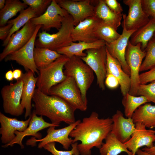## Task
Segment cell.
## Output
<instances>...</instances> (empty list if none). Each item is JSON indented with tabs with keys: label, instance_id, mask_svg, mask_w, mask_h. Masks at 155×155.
Listing matches in <instances>:
<instances>
[{
	"label": "cell",
	"instance_id": "obj_1",
	"mask_svg": "<svg viewBox=\"0 0 155 155\" xmlns=\"http://www.w3.org/2000/svg\"><path fill=\"white\" fill-rule=\"evenodd\" d=\"M113 122L111 118H100L96 112L83 119L71 132L73 143L80 141L78 148L81 155H91L94 147L99 149L111 133Z\"/></svg>",
	"mask_w": 155,
	"mask_h": 155
},
{
	"label": "cell",
	"instance_id": "obj_2",
	"mask_svg": "<svg viewBox=\"0 0 155 155\" xmlns=\"http://www.w3.org/2000/svg\"><path fill=\"white\" fill-rule=\"evenodd\" d=\"M32 100L36 114L47 117L53 124L59 126L63 122L70 125L76 121V110L59 97L47 95L37 88Z\"/></svg>",
	"mask_w": 155,
	"mask_h": 155
},
{
	"label": "cell",
	"instance_id": "obj_3",
	"mask_svg": "<svg viewBox=\"0 0 155 155\" xmlns=\"http://www.w3.org/2000/svg\"><path fill=\"white\" fill-rule=\"evenodd\" d=\"M73 19L69 14L65 17L61 28L56 33L50 34L46 31L39 32L36 39L35 46L46 48L56 51L70 45L73 42L71 37L74 27Z\"/></svg>",
	"mask_w": 155,
	"mask_h": 155
},
{
	"label": "cell",
	"instance_id": "obj_4",
	"mask_svg": "<svg viewBox=\"0 0 155 155\" xmlns=\"http://www.w3.org/2000/svg\"><path fill=\"white\" fill-rule=\"evenodd\" d=\"M64 69L65 75L73 78L75 81L84 102L87 104V93L94 80V71L80 57L75 56L69 58Z\"/></svg>",
	"mask_w": 155,
	"mask_h": 155
},
{
	"label": "cell",
	"instance_id": "obj_5",
	"mask_svg": "<svg viewBox=\"0 0 155 155\" xmlns=\"http://www.w3.org/2000/svg\"><path fill=\"white\" fill-rule=\"evenodd\" d=\"M69 58L64 55L48 65L38 69L36 86L43 93L49 95L51 88L61 82L66 78L63 71L65 65Z\"/></svg>",
	"mask_w": 155,
	"mask_h": 155
},
{
	"label": "cell",
	"instance_id": "obj_6",
	"mask_svg": "<svg viewBox=\"0 0 155 155\" xmlns=\"http://www.w3.org/2000/svg\"><path fill=\"white\" fill-rule=\"evenodd\" d=\"M49 95L59 97L66 101L76 110L86 111L87 104L84 102L80 89L74 78L70 76L52 87Z\"/></svg>",
	"mask_w": 155,
	"mask_h": 155
},
{
	"label": "cell",
	"instance_id": "obj_7",
	"mask_svg": "<svg viewBox=\"0 0 155 155\" xmlns=\"http://www.w3.org/2000/svg\"><path fill=\"white\" fill-rule=\"evenodd\" d=\"M23 82L22 77L14 83L3 87L1 93L5 113L18 117L22 115L24 108L21 104Z\"/></svg>",
	"mask_w": 155,
	"mask_h": 155
},
{
	"label": "cell",
	"instance_id": "obj_8",
	"mask_svg": "<svg viewBox=\"0 0 155 155\" xmlns=\"http://www.w3.org/2000/svg\"><path fill=\"white\" fill-rule=\"evenodd\" d=\"M141 44H132L129 40L127 47L125 58L130 71L131 87L129 93L137 96L138 88L140 85V69L143 59L146 55V51L141 49Z\"/></svg>",
	"mask_w": 155,
	"mask_h": 155
},
{
	"label": "cell",
	"instance_id": "obj_9",
	"mask_svg": "<svg viewBox=\"0 0 155 155\" xmlns=\"http://www.w3.org/2000/svg\"><path fill=\"white\" fill-rule=\"evenodd\" d=\"M86 56L81 59L92 69L97 78V84L102 90L105 89V80L106 75L107 52L105 45L86 50Z\"/></svg>",
	"mask_w": 155,
	"mask_h": 155
},
{
	"label": "cell",
	"instance_id": "obj_10",
	"mask_svg": "<svg viewBox=\"0 0 155 155\" xmlns=\"http://www.w3.org/2000/svg\"><path fill=\"white\" fill-rule=\"evenodd\" d=\"M80 121L78 120L67 127L59 129H55L56 127L54 126L50 127L47 129V135L44 137L39 139L34 137L30 138L27 141L26 145L33 146H35L36 143L39 142L38 148L41 149L48 143L57 142L61 144L63 148L67 150L73 143V139L69 137V135Z\"/></svg>",
	"mask_w": 155,
	"mask_h": 155
},
{
	"label": "cell",
	"instance_id": "obj_11",
	"mask_svg": "<svg viewBox=\"0 0 155 155\" xmlns=\"http://www.w3.org/2000/svg\"><path fill=\"white\" fill-rule=\"evenodd\" d=\"M41 26H37L32 36L28 42L21 49L8 55L5 58V61H15L27 71L30 70L34 74L35 73L38 74L39 71L34 62V53L36 38Z\"/></svg>",
	"mask_w": 155,
	"mask_h": 155
},
{
	"label": "cell",
	"instance_id": "obj_12",
	"mask_svg": "<svg viewBox=\"0 0 155 155\" xmlns=\"http://www.w3.org/2000/svg\"><path fill=\"white\" fill-rule=\"evenodd\" d=\"M69 13L61 8L55 0H52L45 12L42 15L31 19L30 21L33 25L42 26V31H48L52 28L59 30L61 27L62 22Z\"/></svg>",
	"mask_w": 155,
	"mask_h": 155
},
{
	"label": "cell",
	"instance_id": "obj_13",
	"mask_svg": "<svg viewBox=\"0 0 155 155\" xmlns=\"http://www.w3.org/2000/svg\"><path fill=\"white\" fill-rule=\"evenodd\" d=\"M129 7L127 15L122 13L124 25L128 30H137L147 24L150 18L143 9L141 0H124Z\"/></svg>",
	"mask_w": 155,
	"mask_h": 155
},
{
	"label": "cell",
	"instance_id": "obj_14",
	"mask_svg": "<svg viewBox=\"0 0 155 155\" xmlns=\"http://www.w3.org/2000/svg\"><path fill=\"white\" fill-rule=\"evenodd\" d=\"M55 0L72 17L75 26L86 18L95 16V7L91 4V0Z\"/></svg>",
	"mask_w": 155,
	"mask_h": 155
},
{
	"label": "cell",
	"instance_id": "obj_15",
	"mask_svg": "<svg viewBox=\"0 0 155 155\" xmlns=\"http://www.w3.org/2000/svg\"><path fill=\"white\" fill-rule=\"evenodd\" d=\"M58 127L59 126L50 123L45 121L42 116L38 117L34 110L32 113V117L29 125L23 131L20 132L16 131L15 134L16 135L15 138L9 143L2 145L3 148L9 146H12L15 144L19 145L22 149L24 148L22 144V140L26 136H32L38 139L41 138V135L38 132L46 128L51 126Z\"/></svg>",
	"mask_w": 155,
	"mask_h": 155
},
{
	"label": "cell",
	"instance_id": "obj_16",
	"mask_svg": "<svg viewBox=\"0 0 155 155\" xmlns=\"http://www.w3.org/2000/svg\"><path fill=\"white\" fill-rule=\"evenodd\" d=\"M36 26L32 24L30 20L21 29L13 33L0 54V61L4 59L9 54L25 45L32 36Z\"/></svg>",
	"mask_w": 155,
	"mask_h": 155
},
{
	"label": "cell",
	"instance_id": "obj_17",
	"mask_svg": "<svg viewBox=\"0 0 155 155\" xmlns=\"http://www.w3.org/2000/svg\"><path fill=\"white\" fill-rule=\"evenodd\" d=\"M122 26L123 31L119 37L112 42L106 43L105 46L110 55L119 61L123 71L130 76V69L125 60V54L129 39L136 30H128L124 25Z\"/></svg>",
	"mask_w": 155,
	"mask_h": 155
},
{
	"label": "cell",
	"instance_id": "obj_18",
	"mask_svg": "<svg viewBox=\"0 0 155 155\" xmlns=\"http://www.w3.org/2000/svg\"><path fill=\"white\" fill-rule=\"evenodd\" d=\"M135 124V130L130 139L124 143L133 155H135L137 150L145 146L150 148L154 146L155 142V131L149 129L140 123Z\"/></svg>",
	"mask_w": 155,
	"mask_h": 155
},
{
	"label": "cell",
	"instance_id": "obj_19",
	"mask_svg": "<svg viewBox=\"0 0 155 155\" xmlns=\"http://www.w3.org/2000/svg\"><path fill=\"white\" fill-rule=\"evenodd\" d=\"M32 117V114L25 121L18 120L6 116L0 112V134L2 143L6 144L11 142L15 137V132L24 131L28 126Z\"/></svg>",
	"mask_w": 155,
	"mask_h": 155
},
{
	"label": "cell",
	"instance_id": "obj_20",
	"mask_svg": "<svg viewBox=\"0 0 155 155\" xmlns=\"http://www.w3.org/2000/svg\"><path fill=\"white\" fill-rule=\"evenodd\" d=\"M113 124L111 133L123 143L128 141L135 130V124L132 118H125L118 110L111 118Z\"/></svg>",
	"mask_w": 155,
	"mask_h": 155
},
{
	"label": "cell",
	"instance_id": "obj_21",
	"mask_svg": "<svg viewBox=\"0 0 155 155\" xmlns=\"http://www.w3.org/2000/svg\"><path fill=\"white\" fill-rule=\"evenodd\" d=\"M98 20L96 16L90 17L74 27L71 33L73 42H91L98 40L94 35V29Z\"/></svg>",
	"mask_w": 155,
	"mask_h": 155
},
{
	"label": "cell",
	"instance_id": "obj_22",
	"mask_svg": "<svg viewBox=\"0 0 155 155\" xmlns=\"http://www.w3.org/2000/svg\"><path fill=\"white\" fill-rule=\"evenodd\" d=\"M31 71L23 73L22 78L23 82L21 104L25 110V119L32 114V100L34 94L37 81V77Z\"/></svg>",
	"mask_w": 155,
	"mask_h": 155
},
{
	"label": "cell",
	"instance_id": "obj_23",
	"mask_svg": "<svg viewBox=\"0 0 155 155\" xmlns=\"http://www.w3.org/2000/svg\"><path fill=\"white\" fill-rule=\"evenodd\" d=\"M106 74L110 73L115 77L118 80L121 92L124 96L129 93L131 87L130 76L123 70L119 61L112 57L106 49Z\"/></svg>",
	"mask_w": 155,
	"mask_h": 155
},
{
	"label": "cell",
	"instance_id": "obj_24",
	"mask_svg": "<svg viewBox=\"0 0 155 155\" xmlns=\"http://www.w3.org/2000/svg\"><path fill=\"white\" fill-rule=\"evenodd\" d=\"M106 42L101 40H98L91 42L79 41L72 42L70 45L57 50L59 53L64 55L69 58L75 56L80 58L85 57L86 54L84 51L90 49L100 48L106 45Z\"/></svg>",
	"mask_w": 155,
	"mask_h": 155
},
{
	"label": "cell",
	"instance_id": "obj_25",
	"mask_svg": "<svg viewBox=\"0 0 155 155\" xmlns=\"http://www.w3.org/2000/svg\"><path fill=\"white\" fill-rule=\"evenodd\" d=\"M155 33V18H150L147 24L134 32L131 36L129 41L134 45L141 43V49L144 51Z\"/></svg>",
	"mask_w": 155,
	"mask_h": 155
},
{
	"label": "cell",
	"instance_id": "obj_26",
	"mask_svg": "<svg viewBox=\"0 0 155 155\" xmlns=\"http://www.w3.org/2000/svg\"><path fill=\"white\" fill-rule=\"evenodd\" d=\"M132 118L135 123H140L146 128H155V106L146 103L134 112Z\"/></svg>",
	"mask_w": 155,
	"mask_h": 155
},
{
	"label": "cell",
	"instance_id": "obj_27",
	"mask_svg": "<svg viewBox=\"0 0 155 155\" xmlns=\"http://www.w3.org/2000/svg\"><path fill=\"white\" fill-rule=\"evenodd\" d=\"M95 15L99 20L118 29L121 24L122 13L117 14L106 5L104 0H100L95 7Z\"/></svg>",
	"mask_w": 155,
	"mask_h": 155
},
{
	"label": "cell",
	"instance_id": "obj_28",
	"mask_svg": "<svg viewBox=\"0 0 155 155\" xmlns=\"http://www.w3.org/2000/svg\"><path fill=\"white\" fill-rule=\"evenodd\" d=\"M99 149L100 155H118L124 152L128 155H133L124 143L119 141L115 136L110 133Z\"/></svg>",
	"mask_w": 155,
	"mask_h": 155
},
{
	"label": "cell",
	"instance_id": "obj_29",
	"mask_svg": "<svg viewBox=\"0 0 155 155\" xmlns=\"http://www.w3.org/2000/svg\"><path fill=\"white\" fill-rule=\"evenodd\" d=\"M27 7L19 0H6L5 7L0 11V26L7 25L9 19Z\"/></svg>",
	"mask_w": 155,
	"mask_h": 155
},
{
	"label": "cell",
	"instance_id": "obj_30",
	"mask_svg": "<svg viewBox=\"0 0 155 155\" xmlns=\"http://www.w3.org/2000/svg\"><path fill=\"white\" fill-rule=\"evenodd\" d=\"M94 34L98 40H103L106 43L114 41L121 35L117 29L99 19L95 27Z\"/></svg>",
	"mask_w": 155,
	"mask_h": 155
},
{
	"label": "cell",
	"instance_id": "obj_31",
	"mask_svg": "<svg viewBox=\"0 0 155 155\" xmlns=\"http://www.w3.org/2000/svg\"><path fill=\"white\" fill-rule=\"evenodd\" d=\"M19 15L16 18L10 20L7 23L13 24L10 33L6 39L3 41L2 46H5L8 43L11 36L22 27H23L28 22L33 18L37 17L35 12L30 7L20 12Z\"/></svg>",
	"mask_w": 155,
	"mask_h": 155
},
{
	"label": "cell",
	"instance_id": "obj_32",
	"mask_svg": "<svg viewBox=\"0 0 155 155\" xmlns=\"http://www.w3.org/2000/svg\"><path fill=\"white\" fill-rule=\"evenodd\" d=\"M61 55L56 51L46 48L35 46L34 49V59L38 69L48 65Z\"/></svg>",
	"mask_w": 155,
	"mask_h": 155
},
{
	"label": "cell",
	"instance_id": "obj_33",
	"mask_svg": "<svg viewBox=\"0 0 155 155\" xmlns=\"http://www.w3.org/2000/svg\"><path fill=\"white\" fill-rule=\"evenodd\" d=\"M123 96L122 104L125 116L127 118H132L133 113L139 106L149 102L145 97L142 96H135L128 93Z\"/></svg>",
	"mask_w": 155,
	"mask_h": 155
},
{
	"label": "cell",
	"instance_id": "obj_34",
	"mask_svg": "<svg viewBox=\"0 0 155 155\" xmlns=\"http://www.w3.org/2000/svg\"><path fill=\"white\" fill-rule=\"evenodd\" d=\"M146 55L140 69V72L147 71L155 66V37L148 42L145 49Z\"/></svg>",
	"mask_w": 155,
	"mask_h": 155
},
{
	"label": "cell",
	"instance_id": "obj_35",
	"mask_svg": "<svg viewBox=\"0 0 155 155\" xmlns=\"http://www.w3.org/2000/svg\"><path fill=\"white\" fill-rule=\"evenodd\" d=\"M52 0H22V2L28 5L38 17L43 14L51 4Z\"/></svg>",
	"mask_w": 155,
	"mask_h": 155
},
{
	"label": "cell",
	"instance_id": "obj_36",
	"mask_svg": "<svg viewBox=\"0 0 155 155\" xmlns=\"http://www.w3.org/2000/svg\"><path fill=\"white\" fill-rule=\"evenodd\" d=\"M137 96H144L149 102L155 104V81L148 84H140L137 90Z\"/></svg>",
	"mask_w": 155,
	"mask_h": 155
},
{
	"label": "cell",
	"instance_id": "obj_37",
	"mask_svg": "<svg viewBox=\"0 0 155 155\" xmlns=\"http://www.w3.org/2000/svg\"><path fill=\"white\" fill-rule=\"evenodd\" d=\"M78 142L73 143L72 148L69 151H62L58 150L55 147V142L48 143L44 145L43 148L51 152L53 155H79L80 152L78 148Z\"/></svg>",
	"mask_w": 155,
	"mask_h": 155
},
{
	"label": "cell",
	"instance_id": "obj_38",
	"mask_svg": "<svg viewBox=\"0 0 155 155\" xmlns=\"http://www.w3.org/2000/svg\"><path fill=\"white\" fill-rule=\"evenodd\" d=\"M143 9L151 18H155V0H141Z\"/></svg>",
	"mask_w": 155,
	"mask_h": 155
},
{
	"label": "cell",
	"instance_id": "obj_39",
	"mask_svg": "<svg viewBox=\"0 0 155 155\" xmlns=\"http://www.w3.org/2000/svg\"><path fill=\"white\" fill-rule=\"evenodd\" d=\"M140 84H146L155 81V66L140 75Z\"/></svg>",
	"mask_w": 155,
	"mask_h": 155
},
{
	"label": "cell",
	"instance_id": "obj_40",
	"mask_svg": "<svg viewBox=\"0 0 155 155\" xmlns=\"http://www.w3.org/2000/svg\"><path fill=\"white\" fill-rule=\"evenodd\" d=\"M108 7L113 12L122 14L123 9L120 4L116 0H104Z\"/></svg>",
	"mask_w": 155,
	"mask_h": 155
},
{
	"label": "cell",
	"instance_id": "obj_41",
	"mask_svg": "<svg viewBox=\"0 0 155 155\" xmlns=\"http://www.w3.org/2000/svg\"><path fill=\"white\" fill-rule=\"evenodd\" d=\"M105 85L110 89H113L118 87L119 84L117 78L112 74H106L104 81Z\"/></svg>",
	"mask_w": 155,
	"mask_h": 155
},
{
	"label": "cell",
	"instance_id": "obj_42",
	"mask_svg": "<svg viewBox=\"0 0 155 155\" xmlns=\"http://www.w3.org/2000/svg\"><path fill=\"white\" fill-rule=\"evenodd\" d=\"M13 24L7 23L5 26L0 27V39L4 41L9 35Z\"/></svg>",
	"mask_w": 155,
	"mask_h": 155
},
{
	"label": "cell",
	"instance_id": "obj_43",
	"mask_svg": "<svg viewBox=\"0 0 155 155\" xmlns=\"http://www.w3.org/2000/svg\"><path fill=\"white\" fill-rule=\"evenodd\" d=\"M23 74V73L21 70L18 69H15L13 71V75L14 79L18 81L22 78Z\"/></svg>",
	"mask_w": 155,
	"mask_h": 155
},
{
	"label": "cell",
	"instance_id": "obj_44",
	"mask_svg": "<svg viewBox=\"0 0 155 155\" xmlns=\"http://www.w3.org/2000/svg\"><path fill=\"white\" fill-rule=\"evenodd\" d=\"M142 150L148 152L149 155H155V144L151 148H148L145 147Z\"/></svg>",
	"mask_w": 155,
	"mask_h": 155
},
{
	"label": "cell",
	"instance_id": "obj_45",
	"mask_svg": "<svg viewBox=\"0 0 155 155\" xmlns=\"http://www.w3.org/2000/svg\"><path fill=\"white\" fill-rule=\"evenodd\" d=\"M5 78L6 79L9 81H11L13 80V71L11 70H9L7 71L5 75Z\"/></svg>",
	"mask_w": 155,
	"mask_h": 155
},
{
	"label": "cell",
	"instance_id": "obj_46",
	"mask_svg": "<svg viewBox=\"0 0 155 155\" xmlns=\"http://www.w3.org/2000/svg\"><path fill=\"white\" fill-rule=\"evenodd\" d=\"M136 154L137 155H149L147 152L140 149L137 150Z\"/></svg>",
	"mask_w": 155,
	"mask_h": 155
},
{
	"label": "cell",
	"instance_id": "obj_47",
	"mask_svg": "<svg viewBox=\"0 0 155 155\" xmlns=\"http://www.w3.org/2000/svg\"><path fill=\"white\" fill-rule=\"evenodd\" d=\"M6 0H0V9L1 10L3 9L5 6Z\"/></svg>",
	"mask_w": 155,
	"mask_h": 155
},
{
	"label": "cell",
	"instance_id": "obj_48",
	"mask_svg": "<svg viewBox=\"0 0 155 155\" xmlns=\"http://www.w3.org/2000/svg\"><path fill=\"white\" fill-rule=\"evenodd\" d=\"M153 37H155V33L154 34V35L153 36Z\"/></svg>",
	"mask_w": 155,
	"mask_h": 155
}]
</instances>
